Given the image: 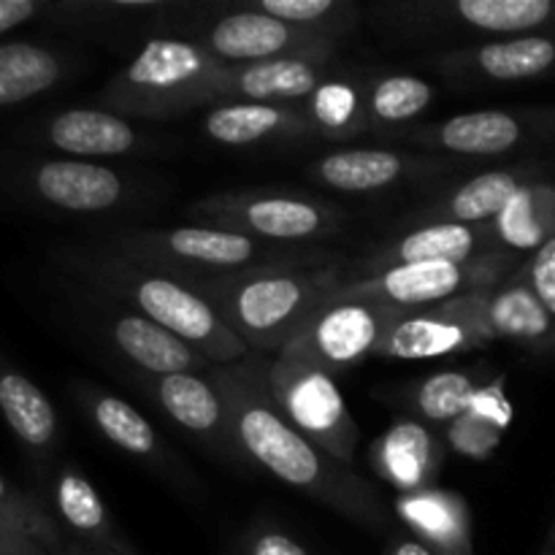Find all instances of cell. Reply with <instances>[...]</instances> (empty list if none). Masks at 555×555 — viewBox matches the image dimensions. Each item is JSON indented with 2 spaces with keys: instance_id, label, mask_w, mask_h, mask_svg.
<instances>
[{
  "instance_id": "6da1fadb",
  "label": "cell",
  "mask_w": 555,
  "mask_h": 555,
  "mask_svg": "<svg viewBox=\"0 0 555 555\" xmlns=\"http://www.w3.org/2000/svg\"><path fill=\"white\" fill-rule=\"evenodd\" d=\"M269 356L249 352L244 361L209 372L225 401L242 455L352 524L385 534L390 529V509L377 491L352 466L318 448L282 415L269 390Z\"/></svg>"
},
{
  "instance_id": "7a4b0ae2",
  "label": "cell",
  "mask_w": 555,
  "mask_h": 555,
  "mask_svg": "<svg viewBox=\"0 0 555 555\" xmlns=\"http://www.w3.org/2000/svg\"><path fill=\"white\" fill-rule=\"evenodd\" d=\"M57 260L76 280L87 282L98 293L119 298L133 307L135 314L182 339L211 366H231L253 352L228 328L215 307L177 276L144 269L106 247L65 249Z\"/></svg>"
},
{
  "instance_id": "3957f363",
  "label": "cell",
  "mask_w": 555,
  "mask_h": 555,
  "mask_svg": "<svg viewBox=\"0 0 555 555\" xmlns=\"http://www.w3.org/2000/svg\"><path fill=\"white\" fill-rule=\"evenodd\" d=\"M188 285L215 307L249 350L274 358L345 280L339 263L301 258L296 263L263 266Z\"/></svg>"
},
{
  "instance_id": "277c9868",
  "label": "cell",
  "mask_w": 555,
  "mask_h": 555,
  "mask_svg": "<svg viewBox=\"0 0 555 555\" xmlns=\"http://www.w3.org/2000/svg\"><path fill=\"white\" fill-rule=\"evenodd\" d=\"M231 65L211 57L193 38L152 36L98 92L101 108L130 119H171L222 101Z\"/></svg>"
},
{
  "instance_id": "5b68a950",
  "label": "cell",
  "mask_w": 555,
  "mask_h": 555,
  "mask_svg": "<svg viewBox=\"0 0 555 555\" xmlns=\"http://www.w3.org/2000/svg\"><path fill=\"white\" fill-rule=\"evenodd\" d=\"M0 201L52 215H106L130 201V184L112 166L41 152H0Z\"/></svg>"
},
{
  "instance_id": "8992f818",
  "label": "cell",
  "mask_w": 555,
  "mask_h": 555,
  "mask_svg": "<svg viewBox=\"0 0 555 555\" xmlns=\"http://www.w3.org/2000/svg\"><path fill=\"white\" fill-rule=\"evenodd\" d=\"M101 247L144 266L160 274L177 276L182 282L215 280V276L242 274L263 266L296 263L276 260L255 238L236 231H222L211 225H177V228H139L108 236Z\"/></svg>"
},
{
  "instance_id": "52a82bcc",
  "label": "cell",
  "mask_w": 555,
  "mask_h": 555,
  "mask_svg": "<svg viewBox=\"0 0 555 555\" xmlns=\"http://www.w3.org/2000/svg\"><path fill=\"white\" fill-rule=\"evenodd\" d=\"M379 25L401 38H453L466 43L537 36L555 27V0H444L374 9Z\"/></svg>"
},
{
  "instance_id": "ba28073f",
  "label": "cell",
  "mask_w": 555,
  "mask_h": 555,
  "mask_svg": "<svg viewBox=\"0 0 555 555\" xmlns=\"http://www.w3.org/2000/svg\"><path fill=\"white\" fill-rule=\"evenodd\" d=\"M520 255L499 249L466 263H412L396 266L374 276H358L336 287L339 296L369 298L399 312L439 307L455 298L475 296L502 285L520 269Z\"/></svg>"
},
{
  "instance_id": "9c48e42d",
  "label": "cell",
  "mask_w": 555,
  "mask_h": 555,
  "mask_svg": "<svg viewBox=\"0 0 555 555\" xmlns=\"http://www.w3.org/2000/svg\"><path fill=\"white\" fill-rule=\"evenodd\" d=\"M269 390L282 415L318 448L352 466L361 428L352 421L334 374L307 361L274 356L269 361Z\"/></svg>"
},
{
  "instance_id": "30bf717a",
  "label": "cell",
  "mask_w": 555,
  "mask_h": 555,
  "mask_svg": "<svg viewBox=\"0 0 555 555\" xmlns=\"http://www.w3.org/2000/svg\"><path fill=\"white\" fill-rule=\"evenodd\" d=\"M396 314L399 309L369 298H347L334 291L309 314L280 356L307 361L336 377L377 352L379 339Z\"/></svg>"
},
{
  "instance_id": "8fae6325",
  "label": "cell",
  "mask_w": 555,
  "mask_h": 555,
  "mask_svg": "<svg viewBox=\"0 0 555 555\" xmlns=\"http://www.w3.org/2000/svg\"><path fill=\"white\" fill-rule=\"evenodd\" d=\"M190 211L206 225L266 242H312L341 220L325 201L296 193H220L193 204Z\"/></svg>"
},
{
  "instance_id": "7c38bea8",
  "label": "cell",
  "mask_w": 555,
  "mask_h": 555,
  "mask_svg": "<svg viewBox=\"0 0 555 555\" xmlns=\"http://www.w3.org/2000/svg\"><path fill=\"white\" fill-rule=\"evenodd\" d=\"M11 150L54 152L57 157L92 160L98 157H122L146 150L150 139L130 119L108 108L70 106L27 119L11 130Z\"/></svg>"
},
{
  "instance_id": "4fadbf2b",
  "label": "cell",
  "mask_w": 555,
  "mask_h": 555,
  "mask_svg": "<svg viewBox=\"0 0 555 555\" xmlns=\"http://www.w3.org/2000/svg\"><path fill=\"white\" fill-rule=\"evenodd\" d=\"M496 341L486 318V291L455 298L439 307L399 312L379 339L377 358L396 361H428L480 350Z\"/></svg>"
},
{
  "instance_id": "5bb4252c",
  "label": "cell",
  "mask_w": 555,
  "mask_h": 555,
  "mask_svg": "<svg viewBox=\"0 0 555 555\" xmlns=\"http://www.w3.org/2000/svg\"><path fill=\"white\" fill-rule=\"evenodd\" d=\"M193 41L225 65L266 63L280 57H334L339 47L336 38L293 27L249 9L247 3L233 5L228 14L211 20L195 33Z\"/></svg>"
},
{
  "instance_id": "9a60e30c",
  "label": "cell",
  "mask_w": 555,
  "mask_h": 555,
  "mask_svg": "<svg viewBox=\"0 0 555 555\" xmlns=\"http://www.w3.org/2000/svg\"><path fill=\"white\" fill-rule=\"evenodd\" d=\"M545 130V114L507 112V108H480L455 114L442 122L406 128L390 139L421 150V155L437 157H502L520 150Z\"/></svg>"
},
{
  "instance_id": "2e32d148",
  "label": "cell",
  "mask_w": 555,
  "mask_h": 555,
  "mask_svg": "<svg viewBox=\"0 0 555 555\" xmlns=\"http://www.w3.org/2000/svg\"><path fill=\"white\" fill-rule=\"evenodd\" d=\"M428 65L434 74L442 76V81L459 90L518 85L555 70V36L537 33V36L464 43L439 52L437 57L428 60Z\"/></svg>"
},
{
  "instance_id": "e0dca14e",
  "label": "cell",
  "mask_w": 555,
  "mask_h": 555,
  "mask_svg": "<svg viewBox=\"0 0 555 555\" xmlns=\"http://www.w3.org/2000/svg\"><path fill=\"white\" fill-rule=\"evenodd\" d=\"M450 157L410 155L388 146H352L318 157L309 166V177L336 193H379L415 177L450 171Z\"/></svg>"
},
{
  "instance_id": "ac0fdd59",
  "label": "cell",
  "mask_w": 555,
  "mask_h": 555,
  "mask_svg": "<svg viewBox=\"0 0 555 555\" xmlns=\"http://www.w3.org/2000/svg\"><path fill=\"white\" fill-rule=\"evenodd\" d=\"M499 238L493 222L486 225H459V222H431L415 225L396 242L383 244L377 253L361 260L366 276L383 274L396 266L412 263H466L482 255L499 253Z\"/></svg>"
},
{
  "instance_id": "d6986e66",
  "label": "cell",
  "mask_w": 555,
  "mask_h": 555,
  "mask_svg": "<svg viewBox=\"0 0 555 555\" xmlns=\"http://www.w3.org/2000/svg\"><path fill=\"white\" fill-rule=\"evenodd\" d=\"M144 388L179 428L204 439L209 448L220 450V453L242 455L236 439H233L225 401L209 372L163 374V377L146 379Z\"/></svg>"
},
{
  "instance_id": "ffe728a7",
  "label": "cell",
  "mask_w": 555,
  "mask_h": 555,
  "mask_svg": "<svg viewBox=\"0 0 555 555\" xmlns=\"http://www.w3.org/2000/svg\"><path fill=\"white\" fill-rule=\"evenodd\" d=\"M341 70L345 68L336 54L334 57H280L266 60V63L231 65L220 103L249 101L296 106Z\"/></svg>"
},
{
  "instance_id": "44dd1931",
  "label": "cell",
  "mask_w": 555,
  "mask_h": 555,
  "mask_svg": "<svg viewBox=\"0 0 555 555\" xmlns=\"http://www.w3.org/2000/svg\"><path fill=\"white\" fill-rule=\"evenodd\" d=\"M76 70L74 54L36 38L0 41V114L57 90Z\"/></svg>"
},
{
  "instance_id": "7402d4cb",
  "label": "cell",
  "mask_w": 555,
  "mask_h": 555,
  "mask_svg": "<svg viewBox=\"0 0 555 555\" xmlns=\"http://www.w3.org/2000/svg\"><path fill=\"white\" fill-rule=\"evenodd\" d=\"M41 504L47 507L49 518L60 529V534H68V545L79 547H117L114 542V524L106 502L95 491L85 472L70 464L54 466L52 477L47 482V493Z\"/></svg>"
},
{
  "instance_id": "603a6c76",
  "label": "cell",
  "mask_w": 555,
  "mask_h": 555,
  "mask_svg": "<svg viewBox=\"0 0 555 555\" xmlns=\"http://www.w3.org/2000/svg\"><path fill=\"white\" fill-rule=\"evenodd\" d=\"M204 133L222 146H263L307 141L314 130L298 106L228 101L206 112Z\"/></svg>"
},
{
  "instance_id": "cb8c5ba5",
  "label": "cell",
  "mask_w": 555,
  "mask_h": 555,
  "mask_svg": "<svg viewBox=\"0 0 555 555\" xmlns=\"http://www.w3.org/2000/svg\"><path fill=\"white\" fill-rule=\"evenodd\" d=\"M0 417L38 464L54 459L60 444V417L49 396L14 366L0 350Z\"/></svg>"
},
{
  "instance_id": "d4e9b609",
  "label": "cell",
  "mask_w": 555,
  "mask_h": 555,
  "mask_svg": "<svg viewBox=\"0 0 555 555\" xmlns=\"http://www.w3.org/2000/svg\"><path fill=\"white\" fill-rule=\"evenodd\" d=\"M531 173L518 168H493L477 177L466 179L448 195L434 204L423 206L412 215L415 225H431V222H459V225H486L493 222L509 201L531 182Z\"/></svg>"
},
{
  "instance_id": "484cf974",
  "label": "cell",
  "mask_w": 555,
  "mask_h": 555,
  "mask_svg": "<svg viewBox=\"0 0 555 555\" xmlns=\"http://www.w3.org/2000/svg\"><path fill=\"white\" fill-rule=\"evenodd\" d=\"M103 325L108 328V339H112L114 350L122 352L133 366H139L150 377L184 372L206 374L215 369L193 347H188L182 339H177L166 328L135 312L114 314Z\"/></svg>"
},
{
  "instance_id": "4316f807",
  "label": "cell",
  "mask_w": 555,
  "mask_h": 555,
  "mask_svg": "<svg viewBox=\"0 0 555 555\" xmlns=\"http://www.w3.org/2000/svg\"><path fill=\"white\" fill-rule=\"evenodd\" d=\"M486 318L496 339H509L524 347H555V323L531 291L524 266L502 285L486 291Z\"/></svg>"
},
{
  "instance_id": "83f0119b",
  "label": "cell",
  "mask_w": 555,
  "mask_h": 555,
  "mask_svg": "<svg viewBox=\"0 0 555 555\" xmlns=\"http://www.w3.org/2000/svg\"><path fill=\"white\" fill-rule=\"evenodd\" d=\"M74 399L81 406L95 431L101 434L106 442L119 448L122 453L133 455V459L146 461V464H160L163 455L160 437L155 428L150 426L144 415L135 406L119 396L106 393V390L95 388L90 383H76L74 385Z\"/></svg>"
},
{
  "instance_id": "f1b7e54d",
  "label": "cell",
  "mask_w": 555,
  "mask_h": 555,
  "mask_svg": "<svg viewBox=\"0 0 555 555\" xmlns=\"http://www.w3.org/2000/svg\"><path fill=\"white\" fill-rule=\"evenodd\" d=\"M372 81V79H369ZM369 81L356 74H336L320 85L304 103H296L312 125L314 135L325 141L358 139L372 133L369 117Z\"/></svg>"
},
{
  "instance_id": "f546056e",
  "label": "cell",
  "mask_w": 555,
  "mask_h": 555,
  "mask_svg": "<svg viewBox=\"0 0 555 555\" xmlns=\"http://www.w3.org/2000/svg\"><path fill=\"white\" fill-rule=\"evenodd\" d=\"M396 513L410 524V534L444 555H472L469 515L459 496L442 491H417L401 496Z\"/></svg>"
},
{
  "instance_id": "4dcf8cb0",
  "label": "cell",
  "mask_w": 555,
  "mask_h": 555,
  "mask_svg": "<svg viewBox=\"0 0 555 555\" xmlns=\"http://www.w3.org/2000/svg\"><path fill=\"white\" fill-rule=\"evenodd\" d=\"M374 466L401 491H428L439 466L437 442L417 423H401L374 444Z\"/></svg>"
},
{
  "instance_id": "1f68e13d",
  "label": "cell",
  "mask_w": 555,
  "mask_h": 555,
  "mask_svg": "<svg viewBox=\"0 0 555 555\" xmlns=\"http://www.w3.org/2000/svg\"><path fill=\"white\" fill-rule=\"evenodd\" d=\"M499 247L513 255H534L555 236V190L531 179L507 209L493 220Z\"/></svg>"
},
{
  "instance_id": "d6a6232c",
  "label": "cell",
  "mask_w": 555,
  "mask_h": 555,
  "mask_svg": "<svg viewBox=\"0 0 555 555\" xmlns=\"http://www.w3.org/2000/svg\"><path fill=\"white\" fill-rule=\"evenodd\" d=\"M437 98V87L415 74H385L369 81L372 133L396 135L410 128Z\"/></svg>"
},
{
  "instance_id": "836d02e7",
  "label": "cell",
  "mask_w": 555,
  "mask_h": 555,
  "mask_svg": "<svg viewBox=\"0 0 555 555\" xmlns=\"http://www.w3.org/2000/svg\"><path fill=\"white\" fill-rule=\"evenodd\" d=\"M247 5L260 14L274 16L301 30L331 36L336 41L356 30L361 14V9L350 0H249Z\"/></svg>"
},
{
  "instance_id": "e575fe53",
  "label": "cell",
  "mask_w": 555,
  "mask_h": 555,
  "mask_svg": "<svg viewBox=\"0 0 555 555\" xmlns=\"http://www.w3.org/2000/svg\"><path fill=\"white\" fill-rule=\"evenodd\" d=\"M480 383L469 372H437L423 379L412 393L417 415L431 423H453L469 412Z\"/></svg>"
},
{
  "instance_id": "d590c367",
  "label": "cell",
  "mask_w": 555,
  "mask_h": 555,
  "mask_svg": "<svg viewBox=\"0 0 555 555\" xmlns=\"http://www.w3.org/2000/svg\"><path fill=\"white\" fill-rule=\"evenodd\" d=\"M0 518L14 526V529H20L22 534L41 542L49 551H60V547L68 545L57 526H54V520L49 518L41 499L20 491L14 482H9V477H3V472H0Z\"/></svg>"
},
{
  "instance_id": "8d00e7d4",
  "label": "cell",
  "mask_w": 555,
  "mask_h": 555,
  "mask_svg": "<svg viewBox=\"0 0 555 555\" xmlns=\"http://www.w3.org/2000/svg\"><path fill=\"white\" fill-rule=\"evenodd\" d=\"M499 437H502V428L482 421L475 412H464L459 421L450 423V442L459 453L469 455V459H486L488 453H493Z\"/></svg>"
},
{
  "instance_id": "74e56055",
  "label": "cell",
  "mask_w": 555,
  "mask_h": 555,
  "mask_svg": "<svg viewBox=\"0 0 555 555\" xmlns=\"http://www.w3.org/2000/svg\"><path fill=\"white\" fill-rule=\"evenodd\" d=\"M524 276L555 323V236L524 263Z\"/></svg>"
},
{
  "instance_id": "f35d334b",
  "label": "cell",
  "mask_w": 555,
  "mask_h": 555,
  "mask_svg": "<svg viewBox=\"0 0 555 555\" xmlns=\"http://www.w3.org/2000/svg\"><path fill=\"white\" fill-rule=\"evenodd\" d=\"M244 551H247V555H309V551L301 542L293 540L285 531L271 529V526H258V529H253V534L247 537Z\"/></svg>"
},
{
  "instance_id": "ab89813d",
  "label": "cell",
  "mask_w": 555,
  "mask_h": 555,
  "mask_svg": "<svg viewBox=\"0 0 555 555\" xmlns=\"http://www.w3.org/2000/svg\"><path fill=\"white\" fill-rule=\"evenodd\" d=\"M49 0H0V41L30 22H43Z\"/></svg>"
},
{
  "instance_id": "60d3db41",
  "label": "cell",
  "mask_w": 555,
  "mask_h": 555,
  "mask_svg": "<svg viewBox=\"0 0 555 555\" xmlns=\"http://www.w3.org/2000/svg\"><path fill=\"white\" fill-rule=\"evenodd\" d=\"M385 555H444V553H439L437 547L426 545V542L417 540V537L406 534V537H399V540L390 542Z\"/></svg>"
},
{
  "instance_id": "b9f144b4",
  "label": "cell",
  "mask_w": 555,
  "mask_h": 555,
  "mask_svg": "<svg viewBox=\"0 0 555 555\" xmlns=\"http://www.w3.org/2000/svg\"><path fill=\"white\" fill-rule=\"evenodd\" d=\"M52 551L49 547H43L41 542H36L33 537H11L9 542H3L0 545V555H49Z\"/></svg>"
},
{
  "instance_id": "7bdbcfd3",
  "label": "cell",
  "mask_w": 555,
  "mask_h": 555,
  "mask_svg": "<svg viewBox=\"0 0 555 555\" xmlns=\"http://www.w3.org/2000/svg\"><path fill=\"white\" fill-rule=\"evenodd\" d=\"M68 555H130L117 551V547H79V545H65Z\"/></svg>"
},
{
  "instance_id": "ee69618b",
  "label": "cell",
  "mask_w": 555,
  "mask_h": 555,
  "mask_svg": "<svg viewBox=\"0 0 555 555\" xmlns=\"http://www.w3.org/2000/svg\"><path fill=\"white\" fill-rule=\"evenodd\" d=\"M20 534H22L20 529H14V526L5 524V520L0 518V545H3V542H9L11 537H20ZM25 537H27V534H25Z\"/></svg>"
},
{
  "instance_id": "f6af8a7d",
  "label": "cell",
  "mask_w": 555,
  "mask_h": 555,
  "mask_svg": "<svg viewBox=\"0 0 555 555\" xmlns=\"http://www.w3.org/2000/svg\"><path fill=\"white\" fill-rule=\"evenodd\" d=\"M49 555H68V551H65V547H60V551H52Z\"/></svg>"
}]
</instances>
